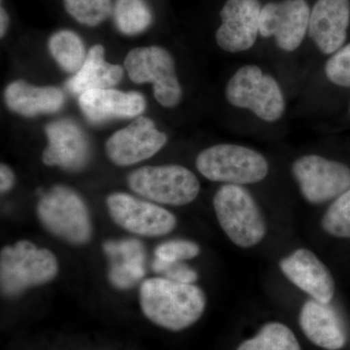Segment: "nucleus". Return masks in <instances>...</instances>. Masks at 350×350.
I'll use <instances>...</instances> for the list:
<instances>
[{
  "label": "nucleus",
  "instance_id": "f257e3e1",
  "mask_svg": "<svg viewBox=\"0 0 350 350\" xmlns=\"http://www.w3.org/2000/svg\"><path fill=\"white\" fill-rule=\"evenodd\" d=\"M139 301L147 319L170 331L192 326L204 314L206 306V294L199 286L165 278L144 280L140 286Z\"/></svg>",
  "mask_w": 350,
  "mask_h": 350
},
{
  "label": "nucleus",
  "instance_id": "f03ea898",
  "mask_svg": "<svg viewBox=\"0 0 350 350\" xmlns=\"http://www.w3.org/2000/svg\"><path fill=\"white\" fill-rule=\"evenodd\" d=\"M213 207L221 229L239 247H254L266 237L264 214L243 186L223 184L214 195Z\"/></svg>",
  "mask_w": 350,
  "mask_h": 350
},
{
  "label": "nucleus",
  "instance_id": "7ed1b4c3",
  "mask_svg": "<svg viewBox=\"0 0 350 350\" xmlns=\"http://www.w3.org/2000/svg\"><path fill=\"white\" fill-rule=\"evenodd\" d=\"M225 96L232 107L247 109L267 123L280 121L286 101L280 83L256 64H245L230 78Z\"/></svg>",
  "mask_w": 350,
  "mask_h": 350
},
{
  "label": "nucleus",
  "instance_id": "20e7f679",
  "mask_svg": "<svg viewBox=\"0 0 350 350\" xmlns=\"http://www.w3.org/2000/svg\"><path fill=\"white\" fill-rule=\"evenodd\" d=\"M196 167L208 180L241 186L259 183L269 172L268 160L262 154L234 144L204 149L196 159Z\"/></svg>",
  "mask_w": 350,
  "mask_h": 350
},
{
  "label": "nucleus",
  "instance_id": "39448f33",
  "mask_svg": "<svg viewBox=\"0 0 350 350\" xmlns=\"http://www.w3.org/2000/svg\"><path fill=\"white\" fill-rule=\"evenodd\" d=\"M59 265L54 253L38 248L29 241L6 246L0 254V284L2 294L17 296L27 288L54 280Z\"/></svg>",
  "mask_w": 350,
  "mask_h": 350
},
{
  "label": "nucleus",
  "instance_id": "423d86ee",
  "mask_svg": "<svg viewBox=\"0 0 350 350\" xmlns=\"http://www.w3.org/2000/svg\"><path fill=\"white\" fill-rule=\"evenodd\" d=\"M38 215L51 234L81 245L92 237V223L84 200L72 189L57 185L41 195Z\"/></svg>",
  "mask_w": 350,
  "mask_h": 350
},
{
  "label": "nucleus",
  "instance_id": "0eeeda50",
  "mask_svg": "<svg viewBox=\"0 0 350 350\" xmlns=\"http://www.w3.org/2000/svg\"><path fill=\"white\" fill-rule=\"evenodd\" d=\"M128 184L144 199L172 206L191 204L200 191L194 172L178 165L140 167L129 175Z\"/></svg>",
  "mask_w": 350,
  "mask_h": 350
},
{
  "label": "nucleus",
  "instance_id": "6e6552de",
  "mask_svg": "<svg viewBox=\"0 0 350 350\" xmlns=\"http://www.w3.org/2000/svg\"><path fill=\"white\" fill-rule=\"evenodd\" d=\"M124 66L131 81L153 84L154 96L163 107L179 105L183 91L169 51L159 46L135 48L126 55Z\"/></svg>",
  "mask_w": 350,
  "mask_h": 350
},
{
  "label": "nucleus",
  "instance_id": "1a4fd4ad",
  "mask_svg": "<svg viewBox=\"0 0 350 350\" xmlns=\"http://www.w3.org/2000/svg\"><path fill=\"white\" fill-rule=\"evenodd\" d=\"M304 199L319 206L337 199L350 188V167L338 161L308 154L297 159L291 167Z\"/></svg>",
  "mask_w": 350,
  "mask_h": 350
},
{
  "label": "nucleus",
  "instance_id": "9d476101",
  "mask_svg": "<svg viewBox=\"0 0 350 350\" xmlns=\"http://www.w3.org/2000/svg\"><path fill=\"white\" fill-rule=\"evenodd\" d=\"M112 220L138 236H165L176 227V217L167 209L125 193H114L107 200Z\"/></svg>",
  "mask_w": 350,
  "mask_h": 350
},
{
  "label": "nucleus",
  "instance_id": "9b49d317",
  "mask_svg": "<svg viewBox=\"0 0 350 350\" xmlns=\"http://www.w3.org/2000/svg\"><path fill=\"white\" fill-rule=\"evenodd\" d=\"M310 6L306 0H282L262 7L260 36L273 38L280 50L294 52L308 34Z\"/></svg>",
  "mask_w": 350,
  "mask_h": 350
},
{
  "label": "nucleus",
  "instance_id": "f8f14e48",
  "mask_svg": "<svg viewBox=\"0 0 350 350\" xmlns=\"http://www.w3.org/2000/svg\"><path fill=\"white\" fill-rule=\"evenodd\" d=\"M167 142V135L159 131L151 119L139 116L108 138L105 151L113 163L129 167L151 158Z\"/></svg>",
  "mask_w": 350,
  "mask_h": 350
},
{
  "label": "nucleus",
  "instance_id": "ddd939ff",
  "mask_svg": "<svg viewBox=\"0 0 350 350\" xmlns=\"http://www.w3.org/2000/svg\"><path fill=\"white\" fill-rule=\"evenodd\" d=\"M261 10L259 0H227L215 33L219 48L232 54L250 50L260 36Z\"/></svg>",
  "mask_w": 350,
  "mask_h": 350
},
{
  "label": "nucleus",
  "instance_id": "4468645a",
  "mask_svg": "<svg viewBox=\"0 0 350 350\" xmlns=\"http://www.w3.org/2000/svg\"><path fill=\"white\" fill-rule=\"evenodd\" d=\"M280 271L292 284L321 303L330 304L336 284L330 269L312 250L298 248L280 261Z\"/></svg>",
  "mask_w": 350,
  "mask_h": 350
},
{
  "label": "nucleus",
  "instance_id": "2eb2a0df",
  "mask_svg": "<svg viewBox=\"0 0 350 350\" xmlns=\"http://www.w3.org/2000/svg\"><path fill=\"white\" fill-rule=\"evenodd\" d=\"M48 146L42 161L49 167L82 170L90 160V144L84 131L75 122L59 119L45 126Z\"/></svg>",
  "mask_w": 350,
  "mask_h": 350
},
{
  "label": "nucleus",
  "instance_id": "dca6fc26",
  "mask_svg": "<svg viewBox=\"0 0 350 350\" xmlns=\"http://www.w3.org/2000/svg\"><path fill=\"white\" fill-rule=\"evenodd\" d=\"M350 25V0H317L310 9L308 36L317 49L333 55L344 46Z\"/></svg>",
  "mask_w": 350,
  "mask_h": 350
},
{
  "label": "nucleus",
  "instance_id": "f3484780",
  "mask_svg": "<svg viewBox=\"0 0 350 350\" xmlns=\"http://www.w3.org/2000/svg\"><path fill=\"white\" fill-rule=\"evenodd\" d=\"M79 107L88 121L100 124L112 119L137 118L144 112L146 101L138 92H121L109 88L80 94Z\"/></svg>",
  "mask_w": 350,
  "mask_h": 350
},
{
  "label": "nucleus",
  "instance_id": "a211bd4d",
  "mask_svg": "<svg viewBox=\"0 0 350 350\" xmlns=\"http://www.w3.org/2000/svg\"><path fill=\"white\" fill-rule=\"evenodd\" d=\"M299 323L306 337L317 347L340 350L347 344V333L335 308L313 299L305 301Z\"/></svg>",
  "mask_w": 350,
  "mask_h": 350
},
{
  "label": "nucleus",
  "instance_id": "6ab92c4d",
  "mask_svg": "<svg viewBox=\"0 0 350 350\" xmlns=\"http://www.w3.org/2000/svg\"><path fill=\"white\" fill-rule=\"evenodd\" d=\"M7 107L25 117L51 114L62 109L64 94L56 87H36L24 80H16L4 93Z\"/></svg>",
  "mask_w": 350,
  "mask_h": 350
},
{
  "label": "nucleus",
  "instance_id": "aec40b11",
  "mask_svg": "<svg viewBox=\"0 0 350 350\" xmlns=\"http://www.w3.org/2000/svg\"><path fill=\"white\" fill-rule=\"evenodd\" d=\"M103 250L111 260L108 276L115 287L128 289L144 278L145 251L139 241L126 239L107 241Z\"/></svg>",
  "mask_w": 350,
  "mask_h": 350
},
{
  "label": "nucleus",
  "instance_id": "412c9836",
  "mask_svg": "<svg viewBox=\"0 0 350 350\" xmlns=\"http://www.w3.org/2000/svg\"><path fill=\"white\" fill-rule=\"evenodd\" d=\"M105 48L94 45L88 53L82 68L66 83L72 94H81L91 90L109 89L116 86L124 76V69L105 59Z\"/></svg>",
  "mask_w": 350,
  "mask_h": 350
},
{
  "label": "nucleus",
  "instance_id": "4be33fe9",
  "mask_svg": "<svg viewBox=\"0 0 350 350\" xmlns=\"http://www.w3.org/2000/svg\"><path fill=\"white\" fill-rule=\"evenodd\" d=\"M48 49L59 68L75 75L82 68L88 55L81 38L69 29L55 32L48 41Z\"/></svg>",
  "mask_w": 350,
  "mask_h": 350
},
{
  "label": "nucleus",
  "instance_id": "5701e85b",
  "mask_svg": "<svg viewBox=\"0 0 350 350\" xmlns=\"http://www.w3.org/2000/svg\"><path fill=\"white\" fill-rule=\"evenodd\" d=\"M115 25L125 36H137L152 24L153 15L145 0H116L113 8Z\"/></svg>",
  "mask_w": 350,
  "mask_h": 350
},
{
  "label": "nucleus",
  "instance_id": "b1692460",
  "mask_svg": "<svg viewBox=\"0 0 350 350\" xmlns=\"http://www.w3.org/2000/svg\"><path fill=\"white\" fill-rule=\"evenodd\" d=\"M237 350H301L298 338L289 327L269 322L254 337L244 340Z\"/></svg>",
  "mask_w": 350,
  "mask_h": 350
},
{
  "label": "nucleus",
  "instance_id": "393cba45",
  "mask_svg": "<svg viewBox=\"0 0 350 350\" xmlns=\"http://www.w3.org/2000/svg\"><path fill=\"white\" fill-rule=\"evenodd\" d=\"M321 227L334 238L350 239V188L332 200L322 216Z\"/></svg>",
  "mask_w": 350,
  "mask_h": 350
},
{
  "label": "nucleus",
  "instance_id": "a878e982",
  "mask_svg": "<svg viewBox=\"0 0 350 350\" xmlns=\"http://www.w3.org/2000/svg\"><path fill=\"white\" fill-rule=\"evenodd\" d=\"M66 12L79 24L96 27L112 12L111 0H64Z\"/></svg>",
  "mask_w": 350,
  "mask_h": 350
},
{
  "label": "nucleus",
  "instance_id": "bb28decb",
  "mask_svg": "<svg viewBox=\"0 0 350 350\" xmlns=\"http://www.w3.org/2000/svg\"><path fill=\"white\" fill-rule=\"evenodd\" d=\"M324 72L327 79L336 86L350 88V42L331 55Z\"/></svg>",
  "mask_w": 350,
  "mask_h": 350
},
{
  "label": "nucleus",
  "instance_id": "cd10ccee",
  "mask_svg": "<svg viewBox=\"0 0 350 350\" xmlns=\"http://www.w3.org/2000/svg\"><path fill=\"white\" fill-rule=\"evenodd\" d=\"M200 253V245L194 241L172 239L157 246L155 258L165 262H183L194 259Z\"/></svg>",
  "mask_w": 350,
  "mask_h": 350
},
{
  "label": "nucleus",
  "instance_id": "c85d7f7f",
  "mask_svg": "<svg viewBox=\"0 0 350 350\" xmlns=\"http://www.w3.org/2000/svg\"><path fill=\"white\" fill-rule=\"evenodd\" d=\"M152 269L157 273H161L167 280L186 284H194L199 275L194 269L183 262H165L155 258Z\"/></svg>",
  "mask_w": 350,
  "mask_h": 350
},
{
  "label": "nucleus",
  "instance_id": "c756f323",
  "mask_svg": "<svg viewBox=\"0 0 350 350\" xmlns=\"http://www.w3.org/2000/svg\"><path fill=\"white\" fill-rule=\"evenodd\" d=\"M15 181V175L12 170L8 165L1 163L0 167V190L1 193H5L13 187Z\"/></svg>",
  "mask_w": 350,
  "mask_h": 350
},
{
  "label": "nucleus",
  "instance_id": "7c9ffc66",
  "mask_svg": "<svg viewBox=\"0 0 350 350\" xmlns=\"http://www.w3.org/2000/svg\"><path fill=\"white\" fill-rule=\"evenodd\" d=\"M9 16L8 13L3 7L0 9V36L3 38L5 36L9 27Z\"/></svg>",
  "mask_w": 350,
  "mask_h": 350
},
{
  "label": "nucleus",
  "instance_id": "2f4dec72",
  "mask_svg": "<svg viewBox=\"0 0 350 350\" xmlns=\"http://www.w3.org/2000/svg\"><path fill=\"white\" fill-rule=\"evenodd\" d=\"M349 112H350V107H349Z\"/></svg>",
  "mask_w": 350,
  "mask_h": 350
}]
</instances>
